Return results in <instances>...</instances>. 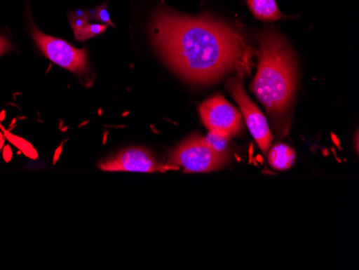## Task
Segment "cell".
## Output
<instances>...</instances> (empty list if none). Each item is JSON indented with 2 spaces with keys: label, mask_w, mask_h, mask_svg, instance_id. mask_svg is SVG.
Returning a JSON list of instances; mask_svg holds the SVG:
<instances>
[{
  "label": "cell",
  "mask_w": 359,
  "mask_h": 270,
  "mask_svg": "<svg viewBox=\"0 0 359 270\" xmlns=\"http://www.w3.org/2000/svg\"><path fill=\"white\" fill-rule=\"evenodd\" d=\"M152 36L167 64L196 83L217 81L243 62L241 36L210 18L159 11L153 20Z\"/></svg>",
  "instance_id": "6da1fadb"
},
{
  "label": "cell",
  "mask_w": 359,
  "mask_h": 270,
  "mask_svg": "<svg viewBox=\"0 0 359 270\" xmlns=\"http://www.w3.org/2000/svg\"><path fill=\"white\" fill-rule=\"evenodd\" d=\"M258 41L257 72L251 90L274 121L282 120L295 93V62L290 46L279 35L264 32Z\"/></svg>",
  "instance_id": "7a4b0ae2"
},
{
  "label": "cell",
  "mask_w": 359,
  "mask_h": 270,
  "mask_svg": "<svg viewBox=\"0 0 359 270\" xmlns=\"http://www.w3.org/2000/svg\"><path fill=\"white\" fill-rule=\"evenodd\" d=\"M227 155L213 150L205 138L193 137L177 147L169 156L167 167L182 168L185 173H209L225 164Z\"/></svg>",
  "instance_id": "3957f363"
},
{
  "label": "cell",
  "mask_w": 359,
  "mask_h": 270,
  "mask_svg": "<svg viewBox=\"0 0 359 270\" xmlns=\"http://www.w3.org/2000/svg\"><path fill=\"white\" fill-rule=\"evenodd\" d=\"M32 33L38 48L54 64L76 74L88 72V53L86 50L76 49L64 40L46 35L36 26H32Z\"/></svg>",
  "instance_id": "277c9868"
},
{
  "label": "cell",
  "mask_w": 359,
  "mask_h": 270,
  "mask_svg": "<svg viewBox=\"0 0 359 270\" xmlns=\"http://www.w3.org/2000/svg\"><path fill=\"white\" fill-rule=\"evenodd\" d=\"M228 92L231 93L233 100L241 108L245 122L249 127L252 136L255 139L260 150L267 153L272 142V135L268 126L265 116L260 112L258 107L250 100L243 86V74L239 72L237 76L229 79L227 83Z\"/></svg>",
  "instance_id": "5b68a950"
},
{
  "label": "cell",
  "mask_w": 359,
  "mask_h": 270,
  "mask_svg": "<svg viewBox=\"0 0 359 270\" xmlns=\"http://www.w3.org/2000/svg\"><path fill=\"white\" fill-rule=\"evenodd\" d=\"M201 120L210 132L221 133L228 137L236 136L243 128L241 114L221 95L205 100L201 108Z\"/></svg>",
  "instance_id": "8992f818"
},
{
  "label": "cell",
  "mask_w": 359,
  "mask_h": 270,
  "mask_svg": "<svg viewBox=\"0 0 359 270\" xmlns=\"http://www.w3.org/2000/svg\"><path fill=\"white\" fill-rule=\"evenodd\" d=\"M104 171H132V173H165L170 170L166 165H161L152 155L143 149L134 148L123 151L113 158L100 164Z\"/></svg>",
  "instance_id": "52a82bcc"
},
{
  "label": "cell",
  "mask_w": 359,
  "mask_h": 270,
  "mask_svg": "<svg viewBox=\"0 0 359 270\" xmlns=\"http://www.w3.org/2000/svg\"><path fill=\"white\" fill-rule=\"evenodd\" d=\"M248 5L254 15L262 21H276L283 18L276 0H248Z\"/></svg>",
  "instance_id": "ba28073f"
},
{
  "label": "cell",
  "mask_w": 359,
  "mask_h": 270,
  "mask_svg": "<svg viewBox=\"0 0 359 270\" xmlns=\"http://www.w3.org/2000/svg\"><path fill=\"white\" fill-rule=\"evenodd\" d=\"M296 155L294 150L285 144H276L270 150L268 155L269 164L276 170H285L295 163Z\"/></svg>",
  "instance_id": "9c48e42d"
},
{
  "label": "cell",
  "mask_w": 359,
  "mask_h": 270,
  "mask_svg": "<svg viewBox=\"0 0 359 270\" xmlns=\"http://www.w3.org/2000/svg\"><path fill=\"white\" fill-rule=\"evenodd\" d=\"M229 139H231V137L226 136V135L221 134V133L210 132L209 135L205 137V140L207 141V144L213 150L219 153H225Z\"/></svg>",
  "instance_id": "30bf717a"
},
{
  "label": "cell",
  "mask_w": 359,
  "mask_h": 270,
  "mask_svg": "<svg viewBox=\"0 0 359 270\" xmlns=\"http://www.w3.org/2000/svg\"><path fill=\"white\" fill-rule=\"evenodd\" d=\"M107 29L106 25H100V24H92V25H88L84 28L83 32L80 34L76 39L83 40L86 38L93 37V36L98 35V34L104 33V30Z\"/></svg>",
  "instance_id": "8fae6325"
},
{
  "label": "cell",
  "mask_w": 359,
  "mask_h": 270,
  "mask_svg": "<svg viewBox=\"0 0 359 270\" xmlns=\"http://www.w3.org/2000/svg\"><path fill=\"white\" fill-rule=\"evenodd\" d=\"M96 17L97 19L100 20L104 23L112 24L110 17H109L108 11H107L106 7H104V6L100 7V9H97Z\"/></svg>",
  "instance_id": "7c38bea8"
},
{
  "label": "cell",
  "mask_w": 359,
  "mask_h": 270,
  "mask_svg": "<svg viewBox=\"0 0 359 270\" xmlns=\"http://www.w3.org/2000/svg\"><path fill=\"white\" fill-rule=\"evenodd\" d=\"M12 49V44L7 38L0 36V56L9 52Z\"/></svg>",
  "instance_id": "4fadbf2b"
}]
</instances>
